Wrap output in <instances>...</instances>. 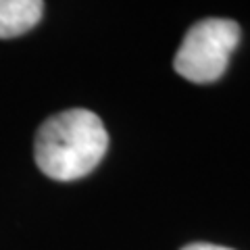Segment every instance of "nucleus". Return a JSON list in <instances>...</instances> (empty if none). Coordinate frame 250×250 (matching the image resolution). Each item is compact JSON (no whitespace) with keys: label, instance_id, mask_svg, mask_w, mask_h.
Wrapping results in <instances>:
<instances>
[{"label":"nucleus","instance_id":"4","mask_svg":"<svg viewBox=\"0 0 250 250\" xmlns=\"http://www.w3.org/2000/svg\"><path fill=\"white\" fill-rule=\"evenodd\" d=\"M182 250H233V248L217 246V244H208V242H192V244H186Z\"/></svg>","mask_w":250,"mask_h":250},{"label":"nucleus","instance_id":"1","mask_svg":"<svg viewBox=\"0 0 250 250\" xmlns=\"http://www.w3.org/2000/svg\"><path fill=\"white\" fill-rule=\"evenodd\" d=\"M106 150V127L88 108H67L48 117L38 127L34 140L38 169L57 182H75L90 175Z\"/></svg>","mask_w":250,"mask_h":250},{"label":"nucleus","instance_id":"2","mask_svg":"<svg viewBox=\"0 0 250 250\" xmlns=\"http://www.w3.org/2000/svg\"><path fill=\"white\" fill-rule=\"evenodd\" d=\"M242 29L231 19H202L186 31L175 52L173 69L192 83H213L229 67L231 52L238 48Z\"/></svg>","mask_w":250,"mask_h":250},{"label":"nucleus","instance_id":"3","mask_svg":"<svg viewBox=\"0 0 250 250\" xmlns=\"http://www.w3.org/2000/svg\"><path fill=\"white\" fill-rule=\"evenodd\" d=\"M44 15V0H0V40L34 29Z\"/></svg>","mask_w":250,"mask_h":250}]
</instances>
